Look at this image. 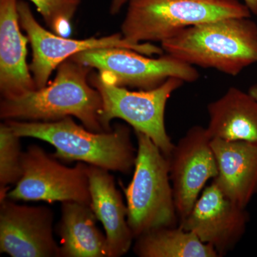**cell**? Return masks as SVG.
<instances>
[{
  "label": "cell",
  "mask_w": 257,
  "mask_h": 257,
  "mask_svg": "<svg viewBox=\"0 0 257 257\" xmlns=\"http://www.w3.org/2000/svg\"><path fill=\"white\" fill-rule=\"evenodd\" d=\"M92 69L67 59L57 67L55 80L48 86L16 97L3 99L0 117L50 121L73 116L87 130L106 133L101 118L102 99L97 89L87 82Z\"/></svg>",
  "instance_id": "cell-1"
},
{
  "label": "cell",
  "mask_w": 257,
  "mask_h": 257,
  "mask_svg": "<svg viewBox=\"0 0 257 257\" xmlns=\"http://www.w3.org/2000/svg\"><path fill=\"white\" fill-rule=\"evenodd\" d=\"M6 123L20 138L50 144L56 150L52 155L58 160L77 161L125 175L135 167L138 149L126 125L115 124L110 132L94 133L76 124L71 116L56 121L8 120Z\"/></svg>",
  "instance_id": "cell-2"
},
{
  "label": "cell",
  "mask_w": 257,
  "mask_h": 257,
  "mask_svg": "<svg viewBox=\"0 0 257 257\" xmlns=\"http://www.w3.org/2000/svg\"><path fill=\"white\" fill-rule=\"evenodd\" d=\"M167 55L203 68L237 76L257 63V25L250 18H229L181 30L162 42Z\"/></svg>",
  "instance_id": "cell-3"
},
{
  "label": "cell",
  "mask_w": 257,
  "mask_h": 257,
  "mask_svg": "<svg viewBox=\"0 0 257 257\" xmlns=\"http://www.w3.org/2000/svg\"><path fill=\"white\" fill-rule=\"evenodd\" d=\"M121 35L128 41L163 42L184 29L229 18H251L238 0H128Z\"/></svg>",
  "instance_id": "cell-4"
},
{
  "label": "cell",
  "mask_w": 257,
  "mask_h": 257,
  "mask_svg": "<svg viewBox=\"0 0 257 257\" xmlns=\"http://www.w3.org/2000/svg\"><path fill=\"white\" fill-rule=\"evenodd\" d=\"M138 152L135 172L123 187L127 221L135 239L147 231L177 226L179 220L171 182L168 158L145 134L135 132Z\"/></svg>",
  "instance_id": "cell-5"
},
{
  "label": "cell",
  "mask_w": 257,
  "mask_h": 257,
  "mask_svg": "<svg viewBox=\"0 0 257 257\" xmlns=\"http://www.w3.org/2000/svg\"><path fill=\"white\" fill-rule=\"evenodd\" d=\"M89 80L102 99L101 122L106 131L113 130L111 120H124L135 132L148 136L166 157H170L175 145L166 130L165 109L172 93L183 85L182 79L170 77L160 87L138 92L115 85L99 73L92 74Z\"/></svg>",
  "instance_id": "cell-6"
},
{
  "label": "cell",
  "mask_w": 257,
  "mask_h": 257,
  "mask_svg": "<svg viewBox=\"0 0 257 257\" xmlns=\"http://www.w3.org/2000/svg\"><path fill=\"white\" fill-rule=\"evenodd\" d=\"M70 58L98 69L102 78L115 85L140 90L160 87L170 77L192 83L200 76L194 66L167 54L148 58L128 49L102 48L83 51Z\"/></svg>",
  "instance_id": "cell-7"
},
{
  "label": "cell",
  "mask_w": 257,
  "mask_h": 257,
  "mask_svg": "<svg viewBox=\"0 0 257 257\" xmlns=\"http://www.w3.org/2000/svg\"><path fill=\"white\" fill-rule=\"evenodd\" d=\"M23 176L7 198L13 201L76 202L91 204L89 165L78 162L74 167L60 163L38 145L23 152Z\"/></svg>",
  "instance_id": "cell-8"
},
{
  "label": "cell",
  "mask_w": 257,
  "mask_h": 257,
  "mask_svg": "<svg viewBox=\"0 0 257 257\" xmlns=\"http://www.w3.org/2000/svg\"><path fill=\"white\" fill-rule=\"evenodd\" d=\"M19 20L27 32L32 49L30 67L37 89L46 87L54 69L64 61L83 51L102 48H124L147 56L162 55V47L150 42L135 43L123 37L121 34L86 40H72L48 32L37 21L28 3L18 1Z\"/></svg>",
  "instance_id": "cell-9"
},
{
  "label": "cell",
  "mask_w": 257,
  "mask_h": 257,
  "mask_svg": "<svg viewBox=\"0 0 257 257\" xmlns=\"http://www.w3.org/2000/svg\"><path fill=\"white\" fill-rule=\"evenodd\" d=\"M167 158L180 221L189 215L208 181L219 172L207 128L197 125L189 128Z\"/></svg>",
  "instance_id": "cell-10"
},
{
  "label": "cell",
  "mask_w": 257,
  "mask_h": 257,
  "mask_svg": "<svg viewBox=\"0 0 257 257\" xmlns=\"http://www.w3.org/2000/svg\"><path fill=\"white\" fill-rule=\"evenodd\" d=\"M249 214L211 182L179 226L210 244L219 256L231 251L246 232Z\"/></svg>",
  "instance_id": "cell-11"
},
{
  "label": "cell",
  "mask_w": 257,
  "mask_h": 257,
  "mask_svg": "<svg viewBox=\"0 0 257 257\" xmlns=\"http://www.w3.org/2000/svg\"><path fill=\"white\" fill-rule=\"evenodd\" d=\"M0 251L12 257L61 256L50 208L0 201Z\"/></svg>",
  "instance_id": "cell-12"
},
{
  "label": "cell",
  "mask_w": 257,
  "mask_h": 257,
  "mask_svg": "<svg viewBox=\"0 0 257 257\" xmlns=\"http://www.w3.org/2000/svg\"><path fill=\"white\" fill-rule=\"evenodd\" d=\"M18 0H0V91L3 99L37 89L27 64L28 37L22 34Z\"/></svg>",
  "instance_id": "cell-13"
},
{
  "label": "cell",
  "mask_w": 257,
  "mask_h": 257,
  "mask_svg": "<svg viewBox=\"0 0 257 257\" xmlns=\"http://www.w3.org/2000/svg\"><path fill=\"white\" fill-rule=\"evenodd\" d=\"M88 176L90 206L105 231L108 257L123 256L135 239L128 224L126 204L109 171L89 165Z\"/></svg>",
  "instance_id": "cell-14"
},
{
  "label": "cell",
  "mask_w": 257,
  "mask_h": 257,
  "mask_svg": "<svg viewBox=\"0 0 257 257\" xmlns=\"http://www.w3.org/2000/svg\"><path fill=\"white\" fill-rule=\"evenodd\" d=\"M218 165L213 179L223 193L243 208L257 194V144L211 139Z\"/></svg>",
  "instance_id": "cell-15"
},
{
  "label": "cell",
  "mask_w": 257,
  "mask_h": 257,
  "mask_svg": "<svg viewBox=\"0 0 257 257\" xmlns=\"http://www.w3.org/2000/svg\"><path fill=\"white\" fill-rule=\"evenodd\" d=\"M207 128L211 139L257 144V100L231 87L207 106Z\"/></svg>",
  "instance_id": "cell-16"
},
{
  "label": "cell",
  "mask_w": 257,
  "mask_h": 257,
  "mask_svg": "<svg viewBox=\"0 0 257 257\" xmlns=\"http://www.w3.org/2000/svg\"><path fill=\"white\" fill-rule=\"evenodd\" d=\"M95 214L88 204L62 203L57 233L64 257H108L106 236L96 226Z\"/></svg>",
  "instance_id": "cell-17"
},
{
  "label": "cell",
  "mask_w": 257,
  "mask_h": 257,
  "mask_svg": "<svg viewBox=\"0 0 257 257\" xmlns=\"http://www.w3.org/2000/svg\"><path fill=\"white\" fill-rule=\"evenodd\" d=\"M134 252L140 257H219L214 248L177 225L157 228L137 238Z\"/></svg>",
  "instance_id": "cell-18"
},
{
  "label": "cell",
  "mask_w": 257,
  "mask_h": 257,
  "mask_svg": "<svg viewBox=\"0 0 257 257\" xmlns=\"http://www.w3.org/2000/svg\"><path fill=\"white\" fill-rule=\"evenodd\" d=\"M20 138L6 122L0 125V191H9L23 176Z\"/></svg>",
  "instance_id": "cell-19"
},
{
  "label": "cell",
  "mask_w": 257,
  "mask_h": 257,
  "mask_svg": "<svg viewBox=\"0 0 257 257\" xmlns=\"http://www.w3.org/2000/svg\"><path fill=\"white\" fill-rule=\"evenodd\" d=\"M36 6L47 26L55 34L64 36L70 32V23L81 0H30Z\"/></svg>",
  "instance_id": "cell-20"
},
{
  "label": "cell",
  "mask_w": 257,
  "mask_h": 257,
  "mask_svg": "<svg viewBox=\"0 0 257 257\" xmlns=\"http://www.w3.org/2000/svg\"><path fill=\"white\" fill-rule=\"evenodd\" d=\"M128 0H111L110 5V13L111 15H116L119 13L122 7Z\"/></svg>",
  "instance_id": "cell-21"
},
{
  "label": "cell",
  "mask_w": 257,
  "mask_h": 257,
  "mask_svg": "<svg viewBox=\"0 0 257 257\" xmlns=\"http://www.w3.org/2000/svg\"><path fill=\"white\" fill-rule=\"evenodd\" d=\"M251 14L257 15V0H243Z\"/></svg>",
  "instance_id": "cell-22"
},
{
  "label": "cell",
  "mask_w": 257,
  "mask_h": 257,
  "mask_svg": "<svg viewBox=\"0 0 257 257\" xmlns=\"http://www.w3.org/2000/svg\"><path fill=\"white\" fill-rule=\"evenodd\" d=\"M248 94H250L251 96H253L256 100H257V84H253V85L251 86L248 89Z\"/></svg>",
  "instance_id": "cell-23"
}]
</instances>
